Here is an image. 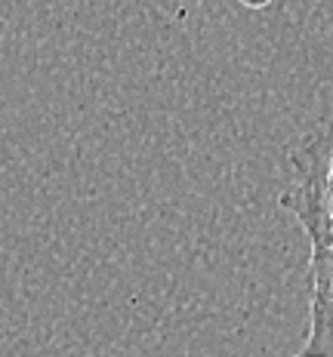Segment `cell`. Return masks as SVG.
<instances>
[{
    "label": "cell",
    "instance_id": "1",
    "mask_svg": "<svg viewBox=\"0 0 333 357\" xmlns=\"http://www.w3.org/2000/svg\"><path fill=\"white\" fill-rule=\"evenodd\" d=\"M330 151L321 136H309L293 151L296 182L284 191L281 204L302 222L312 243V311L309 336L296 357H333V191Z\"/></svg>",
    "mask_w": 333,
    "mask_h": 357
}]
</instances>
